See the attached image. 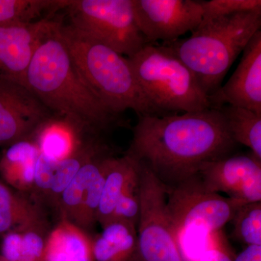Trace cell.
Here are the masks:
<instances>
[{
  "label": "cell",
  "mask_w": 261,
  "mask_h": 261,
  "mask_svg": "<svg viewBox=\"0 0 261 261\" xmlns=\"http://www.w3.org/2000/svg\"><path fill=\"white\" fill-rule=\"evenodd\" d=\"M90 135L84 134L63 118L53 116L34 134V141L40 153L55 161L69 157Z\"/></svg>",
  "instance_id": "16"
},
{
  "label": "cell",
  "mask_w": 261,
  "mask_h": 261,
  "mask_svg": "<svg viewBox=\"0 0 261 261\" xmlns=\"http://www.w3.org/2000/svg\"><path fill=\"white\" fill-rule=\"evenodd\" d=\"M0 261H8V260H5L4 257H2L1 255H0Z\"/></svg>",
  "instance_id": "30"
},
{
  "label": "cell",
  "mask_w": 261,
  "mask_h": 261,
  "mask_svg": "<svg viewBox=\"0 0 261 261\" xmlns=\"http://www.w3.org/2000/svg\"><path fill=\"white\" fill-rule=\"evenodd\" d=\"M70 24L127 58L147 43L136 22L132 0H70Z\"/></svg>",
  "instance_id": "6"
},
{
  "label": "cell",
  "mask_w": 261,
  "mask_h": 261,
  "mask_svg": "<svg viewBox=\"0 0 261 261\" xmlns=\"http://www.w3.org/2000/svg\"><path fill=\"white\" fill-rule=\"evenodd\" d=\"M112 155V150L108 147L81 168L60 197L57 209L60 212L61 219L68 220L76 225L84 196L89 185L100 172L108 158Z\"/></svg>",
  "instance_id": "19"
},
{
  "label": "cell",
  "mask_w": 261,
  "mask_h": 261,
  "mask_svg": "<svg viewBox=\"0 0 261 261\" xmlns=\"http://www.w3.org/2000/svg\"><path fill=\"white\" fill-rule=\"evenodd\" d=\"M138 117L126 154L168 187L197 174L202 163L231 154L236 145L218 109Z\"/></svg>",
  "instance_id": "1"
},
{
  "label": "cell",
  "mask_w": 261,
  "mask_h": 261,
  "mask_svg": "<svg viewBox=\"0 0 261 261\" xmlns=\"http://www.w3.org/2000/svg\"><path fill=\"white\" fill-rule=\"evenodd\" d=\"M197 174L211 191L245 203L261 202V160L252 153L228 154L202 163Z\"/></svg>",
  "instance_id": "10"
},
{
  "label": "cell",
  "mask_w": 261,
  "mask_h": 261,
  "mask_svg": "<svg viewBox=\"0 0 261 261\" xmlns=\"http://www.w3.org/2000/svg\"><path fill=\"white\" fill-rule=\"evenodd\" d=\"M140 214V198L138 178V180L128 187L120 197L110 222L112 221H126L137 227Z\"/></svg>",
  "instance_id": "26"
},
{
  "label": "cell",
  "mask_w": 261,
  "mask_h": 261,
  "mask_svg": "<svg viewBox=\"0 0 261 261\" xmlns=\"http://www.w3.org/2000/svg\"><path fill=\"white\" fill-rule=\"evenodd\" d=\"M44 261H94L92 240L82 228L61 219L48 234Z\"/></svg>",
  "instance_id": "17"
},
{
  "label": "cell",
  "mask_w": 261,
  "mask_h": 261,
  "mask_svg": "<svg viewBox=\"0 0 261 261\" xmlns=\"http://www.w3.org/2000/svg\"><path fill=\"white\" fill-rule=\"evenodd\" d=\"M22 192H14L9 187L0 182V209L13 203Z\"/></svg>",
  "instance_id": "29"
},
{
  "label": "cell",
  "mask_w": 261,
  "mask_h": 261,
  "mask_svg": "<svg viewBox=\"0 0 261 261\" xmlns=\"http://www.w3.org/2000/svg\"><path fill=\"white\" fill-rule=\"evenodd\" d=\"M245 204L211 191L197 173L167 187L168 213L179 244L180 237L191 228L221 231Z\"/></svg>",
  "instance_id": "8"
},
{
  "label": "cell",
  "mask_w": 261,
  "mask_h": 261,
  "mask_svg": "<svg viewBox=\"0 0 261 261\" xmlns=\"http://www.w3.org/2000/svg\"><path fill=\"white\" fill-rule=\"evenodd\" d=\"M140 163L128 154L109 159L97 214V222L103 227L111 221L113 211L127 188L138 180Z\"/></svg>",
  "instance_id": "14"
},
{
  "label": "cell",
  "mask_w": 261,
  "mask_h": 261,
  "mask_svg": "<svg viewBox=\"0 0 261 261\" xmlns=\"http://www.w3.org/2000/svg\"><path fill=\"white\" fill-rule=\"evenodd\" d=\"M58 22L43 18L31 23L0 27V80L25 86L34 53Z\"/></svg>",
  "instance_id": "12"
},
{
  "label": "cell",
  "mask_w": 261,
  "mask_h": 261,
  "mask_svg": "<svg viewBox=\"0 0 261 261\" xmlns=\"http://www.w3.org/2000/svg\"><path fill=\"white\" fill-rule=\"evenodd\" d=\"M53 116L25 86L0 80V145L32 140Z\"/></svg>",
  "instance_id": "11"
},
{
  "label": "cell",
  "mask_w": 261,
  "mask_h": 261,
  "mask_svg": "<svg viewBox=\"0 0 261 261\" xmlns=\"http://www.w3.org/2000/svg\"><path fill=\"white\" fill-rule=\"evenodd\" d=\"M230 136L235 143L246 146L261 160V115L232 106L219 108Z\"/></svg>",
  "instance_id": "20"
},
{
  "label": "cell",
  "mask_w": 261,
  "mask_h": 261,
  "mask_svg": "<svg viewBox=\"0 0 261 261\" xmlns=\"http://www.w3.org/2000/svg\"><path fill=\"white\" fill-rule=\"evenodd\" d=\"M202 18L200 25L237 13L261 11L260 0L201 1Z\"/></svg>",
  "instance_id": "24"
},
{
  "label": "cell",
  "mask_w": 261,
  "mask_h": 261,
  "mask_svg": "<svg viewBox=\"0 0 261 261\" xmlns=\"http://www.w3.org/2000/svg\"><path fill=\"white\" fill-rule=\"evenodd\" d=\"M139 163L140 261H185L168 213L167 187L144 163Z\"/></svg>",
  "instance_id": "7"
},
{
  "label": "cell",
  "mask_w": 261,
  "mask_h": 261,
  "mask_svg": "<svg viewBox=\"0 0 261 261\" xmlns=\"http://www.w3.org/2000/svg\"><path fill=\"white\" fill-rule=\"evenodd\" d=\"M260 27L261 11L237 13L199 25L187 39L162 44L186 65L209 96Z\"/></svg>",
  "instance_id": "4"
},
{
  "label": "cell",
  "mask_w": 261,
  "mask_h": 261,
  "mask_svg": "<svg viewBox=\"0 0 261 261\" xmlns=\"http://www.w3.org/2000/svg\"><path fill=\"white\" fill-rule=\"evenodd\" d=\"M47 222L40 223L20 230L21 245L18 261H44Z\"/></svg>",
  "instance_id": "25"
},
{
  "label": "cell",
  "mask_w": 261,
  "mask_h": 261,
  "mask_svg": "<svg viewBox=\"0 0 261 261\" xmlns=\"http://www.w3.org/2000/svg\"><path fill=\"white\" fill-rule=\"evenodd\" d=\"M209 234L211 237L206 243L205 251L199 261H233L232 254L223 231L221 230Z\"/></svg>",
  "instance_id": "27"
},
{
  "label": "cell",
  "mask_w": 261,
  "mask_h": 261,
  "mask_svg": "<svg viewBox=\"0 0 261 261\" xmlns=\"http://www.w3.org/2000/svg\"><path fill=\"white\" fill-rule=\"evenodd\" d=\"M77 73L92 94L116 116L132 110L140 116H162L152 106L132 69L128 58L77 30L60 25Z\"/></svg>",
  "instance_id": "3"
},
{
  "label": "cell",
  "mask_w": 261,
  "mask_h": 261,
  "mask_svg": "<svg viewBox=\"0 0 261 261\" xmlns=\"http://www.w3.org/2000/svg\"><path fill=\"white\" fill-rule=\"evenodd\" d=\"M128 59L146 97L162 116L211 108L191 70L163 44H146Z\"/></svg>",
  "instance_id": "5"
},
{
  "label": "cell",
  "mask_w": 261,
  "mask_h": 261,
  "mask_svg": "<svg viewBox=\"0 0 261 261\" xmlns=\"http://www.w3.org/2000/svg\"><path fill=\"white\" fill-rule=\"evenodd\" d=\"M137 27L146 42H172L193 32L202 18L201 1L132 0Z\"/></svg>",
  "instance_id": "9"
},
{
  "label": "cell",
  "mask_w": 261,
  "mask_h": 261,
  "mask_svg": "<svg viewBox=\"0 0 261 261\" xmlns=\"http://www.w3.org/2000/svg\"><path fill=\"white\" fill-rule=\"evenodd\" d=\"M61 20L39 44L29 65L25 86L54 116L84 134L101 135L119 116L103 106L77 73L60 32Z\"/></svg>",
  "instance_id": "2"
},
{
  "label": "cell",
  "mask_w": 261,
  "mask_h": 261,
  "mask_svg": "<svg viewBox=\"0 0 261 261\" xmlns=\"http://www.w3.org/2000/svg\"><path fill=\"white\" fill-rule=\"evenodd\" d=\"M233 261H261V245L247 246Z\"/></svg>",
  "instance_id": "28"
},
{
  "label": "cell",
  "mask_w": 261,
  "mask_h": 261,
  "mask_svg": "<svg viewBox=\"0 0 261 261\" xmlns=\"http://www.w3.org/2000/svg\"><path fill=\"white\" fill-rule=\"evenodd\" d=\"M211 108L232 106L261 115V31L243 51L236 70L224 86L208 96Z\"/></svg>",
  "instance_id": "13"
},
{
  "label": "cell",
  "mask_w": 261,
  "mask_h": 261,
  "mask_svg": "<svg viewBox=\"0 0 261 261\" xmlns=\"http://www.w3.org/2000/svg\"><path fill=\"white\" fill-rule=\"evenodd\" d=\"M233 238L247 246L261 245V202L242 206L232 220Z\"/></svg>",
  "instance_id": "23"
},
{
  "label": "cell",
  "mask_w": 261,
  "mask_h": 261,
  "mask_svg": "<svg viewBox=\"0 0 261 261\" xmlns=\"http://www.w3.org/2000/svg\"><path fill=\"white\" fill-rule=\"evenodd\" d=\"M42 205L32 195L20 194L13 203L0 209V235L47 221Z\"/></svg>",
  "instance_id": "22"
},
{
  "label": "cell",
  "mask_w": 261,
  "mask_h": 261,
  "mask_svg": "<svg viewBox=\"0 0 261 261\" xmlns=\"http://www.w3.org/2000/svg\"><path fill=\"white\" fill-rule=\"evenodd\" d=\"M92 240L94 261H140L137 227L122 221L105 225Z\"/></svg>",
  "instance_id": "15"
},
{
  "label": "cell",
  "mask_w": 261,
  "mask_h": 261,
  "mask_svg": "<svg viewBox=\"0 0 261 261\" xmlns=\"http://www.w3.org/2000/svg\"><path fill=\"white\" fill-rule=\"evenodd\" d=\"M39 154V147L32 140L10 145L0 160V173L5 182L18 192L32 195Z\"/></svg>",
  "instance_id": "18"
},
{
  "label": "cell",
  "mask_w": 261,
  "mask_h": 261,
  "mask_svg": "<svg viewBox=\"0 0 261 261\" xmlns=\"http://www.w3.org/2000/svg\"><path fill=\"white\" fill-rule=\"evenodd\" d=\"M70 0H0V27L37 21L44 13L65 9Z\"/></svg>",
  "instance_id": "21"
}]
</instances>
